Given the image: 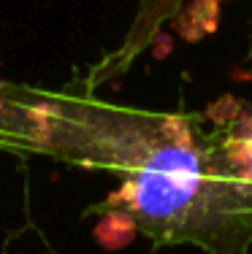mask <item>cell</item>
Here are the masks:
<instances>
[{
  "label": "cell",
  "instance_id": "obj_1",
  "mask_svg": "<svg viewBox=\"0 0 252 254\" xmlns=\"http://www.w3.org/2000/svg\"><path fill=\"white\" fill-rule=\"evenodd\" d=\"M0 152L44 154L117 176L122 211L155 246L252 249V132L217 141L190 117L0 87Z\"/></svg>",
  "mask_w": 252,
  "mask_h": 254
},
{
  "label": "cell",
  "instance_id": "obj_2",
  "mask_svg": "<svg viewBox=\"0 0 252 254\" xmlns=\"http://www.w3.org/2000/svg\"><path fill=\"white\" fill-rule=\"evenodd\" d=\"M250 57H252V49H250Z\"/></svg>",
  "mask_w": 252,
  "mask_h": 254
}]
</instances>
